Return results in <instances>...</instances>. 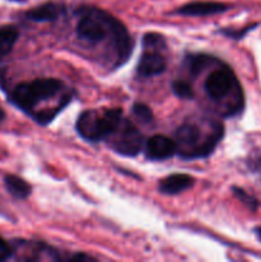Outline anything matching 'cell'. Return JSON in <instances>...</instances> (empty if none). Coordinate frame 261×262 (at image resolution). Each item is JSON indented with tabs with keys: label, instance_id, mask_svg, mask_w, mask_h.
Segmentation results:
<instances>
[{
	"label": "cell",
	"instance_id": "cell-21",
	"mask_svg": "<svg viewBox=\"0 0 261 262\" xmlns=\"http://www.w3.org/2000/svg\"><path fill=\"white\" fill-rule=\"evenodd\" d=\"M71 260H73V261H82V260L89 261V260H91V257H90V256H87V255H83V253H77V255L72 256Z\"/></svg>",
	"mask_w": 261,
	"mask_h": 262
},
{
	"label": "cell",
	"instance_id": "cell-17",
	"mask_svg": "<svg viewBox=\"0 0 261 262\" xmlns=\"http://www.w3.org/2000/svg\"><path fill=\"white\" fill-rule=\"evenodd\" d=\"M232 191H233V193H234V196L237 197V199L240 200V201L242 202V204L245 205L247 209H250L251 211H256V210H257L258 201L256 197H253L252 194L247 193L245 189L240 188V187H233Z\"/></svg>",
	"mask_w": 261,
	"mask_h": 262
},
{
	"label": "cell",
	"instance_id": "cell-12",
	"mask_svg": "<svg viewBox=\"0 0 261 262\" xmlns=\"http://www.w3.org/2000/svg\"><path fill=\"white\" fill-rule=\"evenodd\" d=\"M4 186L7 188L8 193L14 197L15 200H26L30 197L32 192V187L30 183L25 181L20 177L14 174H7L4 177Z\"/></svg>",
	"mask_w": 261,
	"mask_h": 262
},
{
	"label": "cell",
	"instance_id": "cell-10",
	"mask_svg": "<svg viewBox=\"0 0 261 262\" xmlns=\"http://www.w3.org/2000/svg\"><path fill=\"white\" fill-rule=\"evenodd\" d=\"M194 184V178H192L188 174H171L168 176L166 178L161 179L159 182L158 189L160 193L163 194H169V196H173V194H179L182 192L187 191V189L191 188Z\"/></svg>",
	"mask_w": 261,
	"mask_h": 262
},
{
	"label": "cell",
	"instance_id": "cell-18",
	"mask_svg": "<svg viewBox=\"0 0 261 262\" xmlns=\"http://www.w3.org/2000/svg\"><path fill=\"white\" fill-rule=\"evenodd\" d=\"M132 113L140 122L145 123V124H150L154 120V114L151 112L150 107L142 102H136L132 106Z\"/></svg>",
	"mask_w": 261,
	"mask_h": 262
},
{
	"label": "cell",
	"instance_id": "cell-3",
	"mask_svg": "<svg viewBox=\"0 0 261 262\" xmlns=\"http://www.w3.org/2000/svg\"><path fill=\"white\" fill-rule=\"evenodd\" d=\"M120 107L104 110H84L76 122L77 133L89 142L105 141L118 129L123 120Z\"/></svg>",
	"mask_w": 261,
	"mask_h": 262
},
{
	"label": "cell",
	"instance_id": "cell-2",
	"mask_svg": "<svg viewBox=\"0 0 261 262\" xmlns=\"http://www.w3.org/2000/svg\"><path fill=\"white\" fill-rule=\"evenodd\" d=\"M63 87V83L59 79L37 78L18 83L14 89L7 92V96L10 104L31 117L40 102L58 95Z\"/></svg>",
	"mask_w": 261,
	"mask_h": 262
},
{
	"label": "cell",
	"instance_id": "cell-11",
	"mask_svg": "<svg viewBox=\"0 0 261 262\" xmlns=\"http://www.w3.org/2000/svg\"><path fill=\"white\" fill-rule=\"evenodd\" d=\"M64 12H66V9H64L63 5L49 2L38 5L33 9L27 10L25 13V17L27 19L33 20V22H54V20L59 19Z\"/></svg>",
	"mask_w": 261,
	"mask_h": 262
},
{
	"label": "cell",
	"instance_id": "cell-23",
	"mask_svg": "<svg viewBox=\"0 0 261 262\" xmlns=\"http://www.w3.org/2000/svg\"><path fill=\"white\" fill-rule=\"evenodd\" d=\"M4 119H5V113H4V110L0 107V123L4 122Z\"/></svg>",
	"mask_w": 261,
	"mask_h": 262
},
{
	"label": "cell",
	"instance_id": "cell-6",
	"mask_svg": "<svg viewBox=\"0 0 261 262\" xmlns=\"http://www.w3.org/2000/svg\"><path fill=\"white\" fill-rule=\"evenodd\" d=\"M177 154V142L163 135L150 137L145 146L146 159L153 161L166 160Z\"/></svg>",
	"mask_w": 261,
	"mask_h": 262
},
{
	"label": "cell",
	"instance_id": "cell-20",
	"mask_svg": "<svg viewBox=\"0 0 261 262\" xmlns=\"http://www.w3.org/2000/svg\"><path fill=\"white\" fill-rule=\"evenodd\" d=\"M252 28H255V26H250V27L242 28V30H233V28H228V30H222L220 32L230 38H242L243 36H245L248 31L252 30Z\"/></svg>",
	"mask_w": 261,
	"mask_h": 262
},
{
	"label": "cell",
	"instance_id": "cell-7",
	"mask_svg": "<svg viewBox=\"0 0 261 262\" xmlns=\"http://www.w3.org/2000/svg\"><path fill=\"white\" fill-rule=\"evenodd\" d=\"M137 64V74L141 77H154L163 73L166 68V59L156 49H145Z\"/></svg>",
	"mask_w": 261,
	"mask_h": 262
},
{
	"label": "cell",
	"instance_id": "cell-16",
	"mask_svg": "<svg viewBox=\"0 0 261 262\" xmlns=\"http://www.w3.org/2000/svg\"><path fill=\"white\" fill-rule=\"evenodd\" d=\"M142 43L145 49H156V50H161V49L166 48V42L164 36L155 32L146 33L142 38Z\"/></svg>",
	"mask_w": 261,
	"mask_h": 262
},
{
	"label": "cell",
	"instance_id": "cell-15",
	"mask_svg": "<svg viewBox=\"0 0 261 262\" xmlns=\"http://www.w3.org/2000/svg\"><path fill=\"white\" fill-rule=\"evenodd\" d=\"M171 91L179 99H193V90H192V86L187 81H183V79H176V81L171 82Z\"/></svg>",
	"mask_w": 261,
	"mask_h": 262
},
{
	"label": "cell",
	"instance_id": "cell-14",
	"mask_svg": "<svg viewBox=\"0 0 261 262\" xmlns=\"http://www.w3.org/2000/svg\"><path fill=\"white\" fill-rule=\"evenodd\" d=\"M216 61V59L214 56L205 55V54H192V55L186 56V64L187 68H188L189 73L197 76L202 72V69L210 63H214Z\"/></svg>",
	"mask_w": 261,
	"mask_h": 262
},
{
	"label": "cell",
	"instance_id": "cell-13",
	"mask_svg": "<svg viewBox=\"0 0 261 262\" xmlns=\"http://www.w3.org/2000/svg\"><path fill=\"white\" fill-rule=\"evenodd\" d=\"M19 36V31L15 26H2L0 27V61L4 60L14 48Z\"/></svg>",
	"mask_w": 261,
	"mask_h": 262
},
{
	"label": "cell",
	"instance_id": "cell-5",
	"mask_svg": "<svg viewBox=\"0 0 261 262\" xmlns=\"http://www.w3.org/2000/svg\"><path fill=\"white\" fill-rule=\"evenodd\" d=\"M240 86L234 73L229 67L224 66L212 72L205 81V91L212 100H223L234 87Z\"/></svg>",
	"mask_w": 261,
	"mask_h": 262
},
{
	"label": "cell",
	"instance_id": "cell-1",
	"mask_svg": "<svg viewBox=\"0 0 261 262\" xmlns=\"http://www.w3.org/2000/svg\"><path fill=\"white\" fill-rule=\"evenodd\" d=\"M79 14L76 32L78 38L89 43H99L109 38L115 54V67L123 66L133 51V41L125 26L105 10L83 7Z\"/></svg>",
	"mask_w": 261,
	"mask_h": 262
},
{
	"label": "cell",
	"instance_id": "cell-9",
	"mask_svg": "<svg viewBox=\"0 0 261 262\" xmlns=\"http://www.w3.org/2000/svg\"><path fill=\"white\" fill-rule=\"evenodd\" d=\"M229 9V5L217 2H192L179 7L176 14L186 15V17H206V15L219 14Z\"/></svg>",
	"mask_w": 261,
	"mask_h": 262
},
{
	"label": "cell",
	"instance_id": "cell-22",
	"mask_svg": "<svg viewBox=\"0 0 261 262\" xmlns=\"http://www.w3.org/2000/svg\"><path fill=\"white\" fill-rule=\"evenodd\" d=\"M253 232H255L256 237H257L258 241H260V242H261V227L255 228V229H253Z\"/></svg>",
	"mask_w": 261,
	"mask_h": 262
},
{
	"label": "cell",
	"instance_id": "cell-4",
	"mask_svg": "<svg viewBox=\"0 0 261 262\" xmlns=\"http://www.w3.org/2000/svg\"><path fill=\"white\" fill-rule=\"evenodd\" d=\"M109 147L123 156H136L143 146L142 133L129 119H123L118 129L110 136Z\"/></svg>",
	"mask_w": 261,
	"mask_h": 262
},
{
	"label": "cell",
	"instance_id": "cell-8",
	"mask_svg": "<svg viewBox=\"0 0 261 262\" xmlns=\"http://www.w3.org/2000/svg\"><path fill=\"white\" fill-rule=\"evenodd\" d=\"M224 124L222 122H214L211 124V130L209 135L205 137L202 142L194 148L188 156V160H197V159H206L215 151L216 146L224 137Z\"/></svg>",
	"mask_w": 261,
	"mask_h": 262
},
{
	"label": "cell",
	"instance_id": "cell-19",
	"mask_svg": "<svg viewBox=\"0 0 261 262\" xmlns=\"http://www.w3.org/2000/svg\"><path fill=\"white\" fill-rule=\"evenodd\" d=\"M13 252H14V251H13L12 246H10L7 241L3 239V238L0 237V262L9 260L13 256Z\"/></svg>",
	"mask_w": 261,
	"mask_h": 262
}]
</instances>
